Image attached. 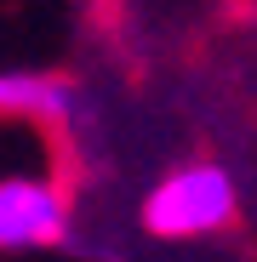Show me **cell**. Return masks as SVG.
<instances>
[{
    "instance_id": "3957f363",
    "label": "cell",
    "mask_w": 257,
    "mask_h": 262,
    "mask_svg": "<svg viewBox=\"0 0 257 262\" xmlns=\"http://www.w3.org/2000/svg\"><path fill=\"white\" fill-rule=\"evenodd\" d=\"M0 120L6 125H29L40 137H57V143H74L80 120H86V92L63 69L0 63Z\"/></svg>"
},
{
    "instance_id": "7a4b0ae2",
    "label": "cell",
    "mask_w": 257,
    "mask_h": 262,
    "mask_svg": "<svg viewBox=\"0 0 257 262\" xmlns=\"http://www.w3.org/2000/svg\"><path fill=\"white\" fill-rule=\"evenodd\" d=\"M80 245V188L63 165L0 171V256H52Z\"/></svg>"
},
{
    "instance_id": "6da1fadb",
    "label": "cell",
    "mask_w": 257,
    "mask_h": 262,
    "mask_svg": "<svg viewBox=\"0 0 257 262\" xmlns=\"http://www.w3.org/2000/svg\"><path fill=\"white\" fill-rule=\"evenodd\" d=\"M132 223L149 245H166V251L218 245L246 223V188L218 154H183L143 183Z\"/></svg>"
}]
</instances>
